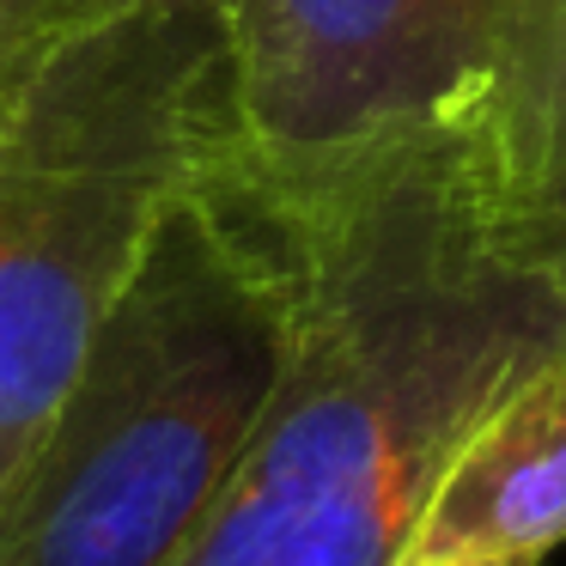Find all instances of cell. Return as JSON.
Listing matches in <instances>:
<instances>
[{"label":"cell","instance_id":"cell-1","mask_svg":"<svg viewBox=\"0 0 566 566\" xmlns=\"http://www.w3.org/2000/svg\"><path fill=\"white\" fill-rule=\"evenodd\" d=\"M269 189L298 262L293 359L171 566H402L463 432L566 359V293L500 244L463 116Z\"/></svg>","mask_w":566,"mask_h":566},{"label":"cell","instance_id":"cell-3","mask_svg":"<svg viewBox=\"0 0 566 566\" xmlns=\"http://www.w3.org/2000/svg\"><path fill=\"white\" fill-rule=\"evenodd\" d=\"M232 140L220 0L86 19L0 116V500L147 232Z\"/></svg>","mask_w":566,"mask_h":566},{"label":"cell","instance_id":"cell-6","mask_svg":"<svg viewBox=\"0 0 566 566\" xmlns=\"http://www.w3.org/2000/svg\"><path fill=\"white\" fill-rule=\"evenodd\" d=\"M463 123L500 244L566 293V0L536 19Z\"/></svg>","mask_w":566,"mask_h":566},{"label":"cell","instance_id":"cell-5","mask_svg":"<svg viewBox=\"0 0 566 566\" xmlns=\"http://www.w3.org/2000/svg\"><path fill=\"white\" fill-rule=\"evenodd\" d=\"M566 542V359L530 371L451 451L402 566L548 560Z\"/></svg>","mask_w":566,"mask_h":566},{"label":"cell","instance_id":"cell-2","mask_svg":"<svg viewBox=\"0 0 566 566\" xmlns=\"http://www.w3.org/2000/svg\"><path fill=\"white\" fill-rule=\"evenodd\" d=\"M298 262L238 140L159 213L0 500V566H171L293 359Z\"/></svg>","mask_w":566,"mask_h":566},{"label":"cell","instance_id":"cell-4","mask_svg":"<svg viewBox=\"0 0 566 566\" xmlns=\"http://www.w3.org/2000/svg\"><path fill=\"white\" fill-rule=\"evenodd\" d=\"M554 0H220L238 159L311 184L469 116Z\"/></svg>","mask_w":566,"mask_h":566},{"label":"cell","instance_id":"cell-9","mask_svg":"<svg viewBox=\"0 0 566 566\" xmlns=\"http://www.w3.org/2000/svg\"><path fill=\"white\" fill-rule=\"evenodd\" d=\"M451 566H542V560H451Z\"/></svg>","mask_w":566,"mask_h":566},{"label":"cell","instance_id":"cell-8","mask_svg":"<svg viewBox=\"0 0 566 566\" xmlns=\"http://www.w3.org/2000/svg\"><path fill=\"white\" fill-rule=\"evenodd\" d=\"M128 7H147V0H80L86 19H104V13H128Z\"/></svg>","mask_w":566,"mask_h":566},{"label":"cell","instance_id":"cell-7","mask_svg":"<svg viewBox=\"0 0 566 566\" xmlns=\"http://www.w3.org/2000/svg\"><path fill=\"white\" fill-rule=\"evenodd\" d=\"M80 25V0H0V116L25 98V86Z\"/></svg>","mask_w":566,"mask_h":566}]
</instances>
